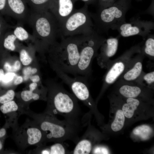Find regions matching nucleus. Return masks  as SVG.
<instances>
[{"label": "nucleus", "instance_id": "nucleus-25", "mask_svg": "<svg viewBox=\"0 0 154 154\" xmlns=\"http://www.w3.org/2000/svg\"><path fill=\"white\" fill-rule=\"evenodd\" d=\"M17 39L21 41L26 40L32 37L27 31L22 26L17 25L15 27L13 32Z\"/></svg>", "mask_w": 154, "mask_h": 154}, {"label": "nucleus", "instance_id": "nucleus-33", "mask_svg": "<svg viewBox=\"0 0 154 154\" xmlns=\"http://www.w3.org/2000/svg\"><path fill=\"white\" fill-rule=\"evenodd\" d=\"M117 0H98L99 8L108 7L111 5Z\"/></svg>", "mask_w": 154, "mask_h": 154}, {"label": "nucleus", "instance_id": "nucleus-36", "mask_svg": "<svg viewBox=\"0 0 154 154\" xmlns=\"http://www.w3.org/2000/svg\"><path fill=\"white\" fill-rule=\"evenodd\" d=\"M23 81V78L21 76H17L15 78L14 81V84L15 85H17L21 83Z\"/></svg>", "mask_w": 154, "mask_h": 154}, {"label": "nucleus", "instance_id": "nucleus-22", "mask_svg": "<svg viewBox=\"0 0 154 154\" xmlns=\"http://www.w3.org/2000/svg\"><path fill=\"white\" fill-rule=\"evenodd\" d=\"M28 136L27 142L30 145H33L39 142L42 139H44L43 132L40 129L35 127L28 129L27 131Z\"/></svg>", "mask_w": 154, "mask_h": 154}, {"label": "nucleus", "instance_id": "nucleus-2", "mask_svg": "<svg viewBox=\"0 0 154 154\" xmlns=\"http://www.w3.org/2000/svg\"><path fill=\"white\" fill-rule=\"evenodd\" d=\"M83 36L61 37L60 42L52 46L51 52L54 58L55 66L67 74L77 75L76 68Z\"/></svg>", "mask_w": 154, "mask_h": 154}, {"label": "nucleus", "instance_id": "nucleus-13", "mask_svg": "<svg viewBox=\"0 0 154 154\" xmlns=\"http://www.w3.org/2000/svg\"><path fill=\"white\" fill-rule=\"evenodd\" d=\"M88 127L83 135L76 143L71 154H88L93 146L102 139V134L89 122Z\"/></svg>", "mask_w": 154, "mask_h": 154}, {"label": "nucleus", "instance_id": "nucleus-21", "mask_svg": "<svg viewBox=\"0 0 154 154\" xmlns=\"http://www.w3.org/2000/svg\"><path fill=\"white\" fill-rule=\"evenodd\" d=\"M153 90L154 89V71L145 73L143 71L134 82Z\"/></svg>", "mask_w": 154, "mask_h": 154}, {"label": "nucleus", "instance_id": "nucleus-11", "mask_svg": "<svg viewBox=\"0 0 154 154\" xmlns=\"http://www.w3.org/2000/svg\"><path fill=\"white\" fill-rule=\"evenodd\" d=\"M114 84L113 93L125 98L141 99L154 103V90L135 82L118 79Z\"/></svg>", "mask_w": 154, "mask_h": 154}, {"label": "nucleus", "instance_id": "nucleus-7", "mask_svg": "<svg viewBox=\"0 0 154 154\" xmlns=\"http://www.w3.org/2000/svg\"><path fill=\"white\" fill-rule=\"evenodd\" d=\"M94 31L90 12L88 10V5L86 4L79 9H74L59 26L60 37L86 35Z\"/></svg>", "mask_w": 154, "mask_h": 154}, {"label": "nucleus", "instance_id": "nucleus-30", "mask_svg": "<svg viewBox=\"0 0 154 154\" xmlns=\"http://www.w3.org/2000/svg\"><path fill=\"white\" fill-rule=\"evenodd\" d=\"M20 59L24 65L29 64L32 61V59L28 52L25 49H21L20 52Z\"/></svg>", "mask_w": 154, "mask_h": 154}, {"label": "nucleus", "instance_id": "nucleus-26", "mask_svg": "<svg viewBox=\"0 0 154 154\" xmlns=\"http://www.w3.org/2000/svg\"><path fill=\"white\" fill-rule=\"evenodd\" d=\"M17 39L13 32L8 35L4 39L3 44L4 47L11 51H14L16 48L15 42Z\"/></svg>", "mask_w": 154, "mask_h": 154}, {"label": "nucleus", "instance_id": "nucleus-20", "mask_svg": "<svg viewBox=\"0 0 154 154\" xmlns=\"http://www.w3.org/2000/svg\"><path fill=\"white\" fill-rule=\"evenodd\" d=\"M144 44L141 46V52L145 56L149 59H154V36L153 34H149L145 39Z\"/></svg>", "mask_w": 154, "mask_h": 154}, {"label": "nucleus", "instance_id": "nucleus-15", "mask_svg": "<svg viewBox=\"0 0 154 154\" xmlns=\"http://www.w3.org/2000/svg\"><path fill=\"white\" fill-rule=\"evenodd\" d=\"M73 0H51L49 11L57 21L59 26L74 10Z\"/></svg>", "mask_w": 154, "mask_h": 154}, {"label": "nucleus", "instance_id": "nucleus-10", "mask_svg": "<svg viewBox=\"0 0 154 154\" xmlns=\"http://www.w3.org/2000/svg\"><path fill=\"white\" fill-rule=\"evenodd\" d=\"M114 94L125 116V124L146 119L153 116V103L139 98H124Z\"/></svg>", "mask_w": 154, "mask_h": 154}, {"label": "nucleus", "instance_id": "nucleus-27", "mask_svg": "<svg viewBox=\"0 0 154 154\" xmlns=\"http://www.w3.org/2000/svg\"><path fill=\"white\" fill-rule=\"evenodd\" d=\"M18 109V106L15 102L11 100L4 103L0 107L1 112L4 114L16 111Z\"/></svg>", "mask_w": 154, "mask_h": 154}, {"label": "nucleus", "instance_id": "nucleus-16", "mask_svg": "<svg viewBox=\"0 0 154 154\" xmlns=\"http://www.w3.org/2000/svg\"><path fill=\"white\" fill-rule=\"evenodd\" d=\"M25 0H7L5 10L18 23L27 22L30 10Z\"/></svg>", "mask_w": 154, "mask_h": 154}, {"label": "nucleus", "instance_id": "nucleus-1", "mask_svg": "<svg viewBox=\"0 0 154 154\" xmlns=\"http://www.w3.org/2000/svg\"><path fill=\"white\" fill-rule=\"evenodd\" d=\"M50 113L63 117L64 119L81 128L88 124L90 120L82 114L77 98L67 91L61 84H55L51 90Z\"/></svg>", "mask_w": 154, "mask_h": 154}, {"label": "nucleus", "instance_id": "nucleus-44", "mask_svg": "<svg viewBox=\"0 0 154 154\" xmlns=\"http://www.w3.org/2000/svg\"><path fill=\"white\" fill-rule=\"evenodd\" d=\"M37 71V69L36 68H33L31 70V73L32 74H34L36 73Z\"/></svg>", "mask_w": 154, "mask_h": 154}, {"label": "nucleus", "instance_id": "nucleus-3", "mask_svg": "<svg viewBox=\"0 0 154 154\" xmlns=\"http://www.w3.org/2000/svg\"><path fill=\"white\" fill-rule=\"evenodd\" d=\"M131 1L117 0L108 7L99 8L95 13H90L94 30L100 35L107 34L110 29L114 30L118 26L125 22L126 14L130 8Z\"/></svg>", "mask_w": 154, "mask_h": 154}, {"label": "nucleus", "instance_id": "nucleus-28", "mask_svg": "<svg viewBox=\"0 0 154 154\" xmlns=\"http://www.w3.org/2000/svg\"><path fill=\"white\" fill-rule=\"evenodd\" d=\"M110 151L108 147L98 143L93 147L91 153L95 154H110Z\"/></svg>", "mask_w": 154, "mask_h": 154}, {"label": "nucleus", "instance_id": "nucleus-23", "mask_svg": "<svg viewBox=\"0 0 154 154\" xmlns=\"http://www.w3.org/2000/svg\"><path fill=\"white\" fill-rule=\"evenodd\" d=\"M51 0H25L31 10L37 12L49 11Z\"/></svg>", "mask_w": 154, "mask_h": 154}, {"label": "nucleus", "instance_id": "nucleus-40", "mask_svg": "<svg viewBox=\"0 0 154 154\" xmlns=\"http://www.w3.org/2000/svg\"><path fill=\"white\" fill-rule=\"evenodd\" d=\"M74 2V3L76 1H82L84 2L85 4H86L88 5L92 3H94L96 0H73Z\"/></svg>", "mask_w": 154, "mask_h": 154}, {"label": "nucleus", "instance_id": "nucleus-12", "mask_svg": "<svg viewBox=\"0 0 154 154\" xmlns=\"http://www.w3.org/2000/svg\"><path fill=\"white\" fill-rule=\"evenodd\" d=\"M154 22L152 21L141 20L134 17L129 22H125L118 26L114 30H117L120 35L123 37L138 35L145 40L154 29Z\"/></svg>", "mask_w": 154, "mask_h": 154}, {"label": "nucleus", "instance_id": "nucleus-32", "mask_svg": "<svg viewBox=\"0 0 154 154\" xmlns=\"http://www.w3.org/2000/svg\"><path fill=\"white\" fill-rule=\"evenodd\" d=\"M15 75L14 73L8 72L4 74L1 81L4 84H7L12 81Z\"/></svg>", "mask_w": 154, "mask_h": 154}, {"label": "nucleus", "instance_id": "nucleus-46", "mask_svg": "<svg viewBox=\"0 0 154 154\" xmlns=\"http://www.w3.org/2000/svg\"><path fill=\"white\" fill-rule=\"evenodd\" d=\"M1 24L0 23V29H1Z\"/></svg>", "mask_w": 154, "mask_h": 154}, {"label": "nucleus", "instance_id": "nucleus-34", "mask_svg": "<svg viewBox=\"0 0 154 154\" xmlns=\"http://www.w3.org/2000/svg\"><path fill=\"white\" fill-rule=\"evenodd\" d=\"M31 68L30 67H28L24 69L23 70V73L24 75V79L26 80L28 78L29 76L31 73Z\"/></svg>", "mask_w": 154, "mask_h": 154}, {"label": "nucleus", "instance_id": "nucleus-8", "mask_svg": "<svg viewBox=\"0 0 154 154\" xmlns=\"http://www.w3.org/2000/svg\"><path fill=\"white\" fill-rule=\"evenodd\" d=\"M106 38L95 30L92 33L84 35L80 45L79 59L76 68L77 74L89 78L92 72V64L97 56L98 51Z\"/></svg>", "mask_w": 154, "mask_h": 154}, {"label": "nucleus", "instance_id": "nucleus-4", "mask_svg": "<svg viewBox=\"0 0 154 154\" xmlns=\"http://www.w3.org/2000/svg\"><path fill=\"white\" fill-rule=\"evenodd\" d=\"M27 22L32 28L33 38L39 40L45 46H52L57 42L58 23L49 11L37 12L31 9Z\"/></svg>", "mask_w": 154, "mask_h": 154}, {"label": "nucleus", "instance_id": "nucleus-24", "mask_svg": "<svg viewBox=\"0 0 154 154\" xmlns=\"http://www.w3.org/2000/svg\"><path fill=\"white\" fill-rule=\"evenodd\" d=\"M48 149L50 154H71L63 142H57Z\"/></svg>", "mask_w": 154, "mask_h": 154}, {"label": "nucleus", "instance_id": "nucleus-18", "mask_svg": "<svg viewBox=\"0 0 154 154\" xmlns=\"http://www.w3.org/2000/svg\"><path fill=\"white\" fill-rule=\"evenodd\" d=\"M112 111L114 112V118L110 125L111 130L114 132L121 131L125 125V118L120 105L114 94L108 97Z\"/></svg>", "mask_w": 154, "mask_h": 154}, {"label": "nucleus", "instance_id": "nucleus-9", "mask_svg": "<svg viewBox=\"0 0 154 154\" xmlns=\"http://www.w3.org/2000/svg\"><path fill=\"white\" fill-rule=\"evenodd\" d=\"M143 43L135 45L127 50L117 59L111 60L106 68L107 70L103 77V84L100 92L96 102L102 97L106 90L111 85L114 84L126 70L134 56L141 52V46Z\"/></svg>", "mask_w": 154, "mask_h": 154}, {"label": "nucleus", "instance_id": "nucleus-5", "mask_svg": "<svg viewBox=\"0 0 154 154\" xmlns=\"http://www.w3.org/2000/svg\"><path fill=\"white\" fill-rule=\"evenodd\" d=\"M40 123V128L44 139L56 142L68 140L76 144L78 141L81 128L64 119L59 120L53 116L46 115Z\"/></svg>", "mask_w": 154, "mask_h": 154}, {"label": "nucleus", "instance_id": "nucleus-31", "mask_svg": "<svg viewBox=\"0 0 154 154\" xmlns=\"http://www.w3.org/2000/svg\"><path fill=\"white\" fill-rule=\"evenodd\" d=\"M15 95V93L13 90L8 91L5 94L0 96V103L3 104L12 100Z\"/></svg>", "mask_w": 154, "mask_h": 154}, {"label": "nucleus", "instance_id": "nucleus-19", "mask_svg": "<svg viewBox=\"0 0 154 154\" xmlns=\"http://www.w3.org/2000/svg\"><path fill=\"white\" fill-rule=\"evenodd\" d=\"M153 134V128L147 124H143L138 126L133 130L132 137L136 139L146 141L149 139Z\"/></svg>", "mask_w": 154, "mask_h": 154}, {"label": "nucleus", "instance_id": "nucleus-17", "mask_svg": "<svg viewBox=\"0 0 154 154\" xmlns=\"http://www.w3.org/2000/svg\"><path fill=\"white\" fill-rule=\"evenodd\" d=\"M144 57L141 52L136 54L118 79L127 82H134L143 71L142 63Z\"/></svg>", "mask_w": 154, "mask_h": 154}, {"label": "nucleus", "instance_id": "nucleus-43", "mask_svg": "<svg viewBox=\"0 0 154 154\" xmlns=\"http://www.w3.org/2000/svg\"><path fill=\"white\" fill-rule=\"evenodd\" d=\"M4 75V72L3 70L2 69H0V82L2 80Z\"/></svg>", "mask_w": 154, "mask_h": 154}, {"label": "nucleus", "instance_id": "nucleus-42", "mask_svg": "<svg viewBox=\"0 0 154 154\" xmlns=\"http://www.w3.org/2000/svg\"><path fill=\"white\" fill-rule=\"evenodd\" d=\"M6 133V131L4 128H2L0 129V137H4Z\"/></svg>", "mask_w": 154, "mask_h": 154}, {"label": "nucleus", "instance_id": "nucleus-38", "mask_svg": "<svg viewBox=\"0 0 154 154\" xmlns=\"http://www.w3.org/2000/svg\"><path fill=\"white\" fill-rule=\"evenodd\" d=\"M5 69L9 72H11L12 71V65L8 62H6L4 66Z\"/></svg>", "mask_w": 154, "mask_h": 154}, {"label": "nucleus", "instance_id": "nucleus-6", "mask_svg": "<svg viewBox=\"0 0 154 154\" xmlns=\"http://www.w3.org/2000/svg\"><path fill=\"white\" fill-rule=\"evenodd\" d=\"M58 76L62 81L70 88L76 97L82 101L90 110V112L95 116L98 123L102 122L104 117L100 112L95 102L90 94L87 77L77 75L71 77L55 66Z\"/></svg>", "mask_w": 154, "mask_h": 154}, {"label": "nucleus", "instance_id": "nucleus-29", "mask_svg": "<svg viewBox=\"0 0 154 154\" xmlns=\"http://www.w3.org/2000/svg\"><path fill=\"white\" fill-rule=\"evenodd\" d=\"M21 96L22 100L27 102L33 99L34 100H37L40 98L38 94L35 93L30 90H24L22 92Z\"/></svg>", "mask_w": 154, "mask_h": 154}, {"label": "nucleus", "instance_id": "nucleus-39", "mask_svg": "<svg viewBox=\"0 0 154 154\" xmlns=\"http://www.w3.org/2000/svg\"><path fill=\"white\" fill-rule=\"evenodd\" d=\"M30 78L33 82L36 83L39 82L40 80V77L38 75H36L30 76Z\"/></svg>", "mask_w": 154, "mask_h": 154}, {"label": "nucleus", "instance_id": "nucleus-37", "mask_svg": "<svg viewBox=\"0 0 154 154\" xmlns=\"http://www.w3.org/2000/svg\"><path fill=\"white\" fill-rule=\"evenodd\" d=\"M7 0H0V11L5 10Z\"/></svg>", "mask_w": 154, "mask_h": 154}, {"label": "nucleus", "instance_id": "nucleus-47", "mask_svg": "<svg viewBox=\"0 0 154 154\" xmlns=\"http://www.w3.org/2000/svg\"><path fill=\"white\" fill-rule=\"evenodd\" d=\"M1 31H0V36L1 35Z\"/></svg>", "mask_w": 154, "mask_h": 154}, {"label": "nucleus", "instance_id": "nucleus-14", "mask_svg": "<svg viewBox=\"0 0 154 154\" xmlns=\"http://www.w3.org/2000/svg\"><path fill=\"white\" fill-rule=\"evenodd\" d=\"M118 37L106 39L100 48V52L96 56L98 64L102 68L106 69L110 58L116 53L119 44Z\"/></svg>", "mask_w": 154, "mask_h": 154}, {"label": "nucleus", "instance_id": "nucleus-45", "mask_svg": "<svg viewBox=\"0 0 154 154\" xmlns=\"http://www.w3.org/2000/svg\"><path fill=\"white\" fill-rule=\"evenodd\" d=\"M2 144L1 141H0V150L2 149Z\"/></svg>", "mask_w": 154, "mask_h": 154}, {"label": "nucleus", "instance_id": "nucleus-41", "mask_svg": "<svg viewBox=\"0 0 154 154\" xmlns=\"http://www.w3.org/2000/svg\"><path fill=\"white\" fill-rule=\"evenodd\" d=\"M37 84L35 82H33L29 86V90L33 92L37 86Z\"/></svg>", "mask_w": 154, "mask_h": 154}, {"label": "nucleus", "instance_id": "nucleus-35", "mask_svg": "<svg viewBox=\"0 0 154 154\" xmlns=\"http://www.w3.org/2000/svg\"><path fill=\"white\" fill-rule=\"evenodd\" d=\"M12 71L16 72L19 70L21 67V64L18 60L16 61L12 65Z\"/></svg>", "mask_w": 154, "mask_h": 154}]
</instances>
